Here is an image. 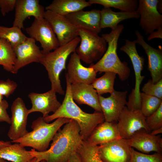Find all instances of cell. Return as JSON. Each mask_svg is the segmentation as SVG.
I'll return each instance as SVG.
<instances>
[{"mask_svg": "<svg viewBox=\"0 0 162 162\" xmlns=\"http://www.w3.org/2000/svg\"><path fill=\"white\" fill-rule=\"evenodd\" d=\"M27 38L17 27L8 28L0 26V38L8 41L13 48L22 43Z\"/></svg>", "mask_w": 162, "mask_h": 162, "instance_id": "4dcf8cb0", "label": "cell"}, {"mask_svg": "<svg viewBox=\"0 0 162 162\" xmlns=\"http://www.w3.org/2000/svg\"><path fill=\"white\" fill-rule=\"evenodd\" d=\"M76 53H72L67 66V77L71 84L83 83L91 84L96 78L97 73L90 66H83Z\"/></svg>", "mask_w": 162, "mask_h": 162, "instance_id": "2e32d148", "label": "cell"}, {"mask_svg": "<svg viewBox=\"0 0 162 162\" xmlns=\"http://www.w3.org/2000/svg\"><path fill=\"white\" fill-rule=\"evenodd\" d=\"M116 74L113 72H106L102 76L95 79L91 85L98 95L108 93L111 94L114 92V85Z\"/></svg>", "mask_w": 162, "mask_h": 162, "instance_id": "f1b7e54d", "label": "cell"}, {"mask_svg": "<svg viewBox=\"0 0 162 162\" xmlns=\"http://www.w3.org/2000/svg\"><path fill=\"white\" fill-rule=\"evenodd\" d=\"M100 10L96 9L88 11L82 10L70 14L65 16L78 28L98 34L102 29L100 26Z\"/></svg>", "mask_w": 162, "mask_h": 162, "instance_id": "44dd1931", "label": "cell"}, {"mask_svg": "<svg viewBox=\"0 0 162 162\" xmlns=\"http://www.w3.org/2000/svg\"><path fill=\"white\" fill-rule=\"evenodd\" d=\"M88 2L92 5L99 4L104 6V8L113 7L121 11H136L138 6L137 0H89Z\"/></svg>", "mask_w": 162, "mask_h": 162, "instance_id": "83f0119b", "label": "cell"}, {"mask_svg": "<svg viewBox=\"0 0 162 162\" xmlns=\"http://www.w3.org/2000/svg\"><path fill=\"white\" fill-rule=\"evenodd\" d=\"M136 43L143 49L147 55L148 69L150 72L152 80L156 83L162 79V49H155L148 44L143 36L138 30L135 31Z\"/></svg>", "mask_w": 162, "mask_h": 162, "instance_id": "e0dca14e", "label": "cell"}, {"mask_svg": "<svg viewBox=\"0 0 162 162\" xmlns=\"http://www.w3.org/2000/svg\"><path fill=\"white\" fill-rule=\"evenodd\" d=\"M39 2V0H16L13 26L23 29L24 22L27 17L33 16L38 19L44 18L45 11Z\"/></svg>", "mask_w": 162, "mask_h": 162, "instance_id": "ffe728a7", "label": "cell"}, {"mask_svg": "<svg viewBox=\"0 0 162 162\" xmlns=\"http://www.w3.org/2000/svg\"><path fill=\"white\" fill-rule=\"evenodd\" d=\"M11 110L12 116L8 135L12 141L22 137L28 132L26 126L29 114L23 100L19 97L13 102Z\"/></svg>", "mask_w": 162, "mask_h": 162, "instance_id": "7c38bea8", "label": "cell"}, {"mask_svg": "<svg viewBox=\"0 0 162 162\" xmlns=\"http://www.w3.org/2000/svg\"><path fill=\"white\" fill-rule=\"evenodd\" d=\"M70 162H81L79 156L77 152L72 154L69 159Z\"/></svg>", "mask_w": 162, "mask_h": 162, "instance_id": "ab89813d", "label": "cell"}, {"mask_svg": "<svg viewBox=\"0 0 162 162\" xmlns=\"http://www.w3.org/2000/svg\"><path fill=\"white\" fill-rule=\"evenodd\" d=\"M66 162H70V161L69 160H68Z\"/></svg>", "mask_w": 162, "mask_h": 162, "instance_id": "7dc6e473", "label": "cell"}, {"mask_svg": "<svg viewBox=\"0 0 162 162\" xmlns=\"http://www.w3.org/2000/svg\"><path fill=\"white\" fill-rule=\"evenodd\" d=\"M158 11L160 13H162V0H159L157 5Z\"/></svg>", "mask_w": 162, "mask_h": 162, "instance_id": "7bdbcfd3", "label": "cell"}, {"mask_svg": "<svg viewBox=\"0 0 162 162\" xmlns=\"http://www.w3.org/2000/svg\"><path fill=\"white\" fill-rule=\"evenodd\" d=\"M11 144L9 141H4L0 140V149L9 146Z\"/></svg>", "mask_w": 162, "mask_h": 162, "instance_id": "60d3db41", "label": "cell"}, {"mask_svg": "<svg viewBox=\"0 0 162 162\" xmlns=\"http://www.w3.org/2000/svg\"><path fill=\"white\" fill-rule=\"evenodd\" d=\"M3 100V96L0 94V102L2 101Z\"/></svg>", "mask_w": 162, "mask_h": 162, "instance_id": "f6af8a7d", "label": "cell"}, {"mask_svg": "<svg viewBox=\"0 0 162 162\" xmlns=\"http://www.w3.org/2000/svg\"><path fill=\"white\" fill-rule=\"evenodd\" d=\"M0 162H6L4 159L0 158Z\"/></svg>", "mask_w": 162, "mask_h": 162, "instance_id": "bcb514c9", "label": "cell"}, {"mask_svg": "<svg viewBox=\"0 0 162 162\" xmlns=\"http://www.w3.org/2000/svg\"><path fill=\"white\" fill-rule=\"evenodd\" d=\"M13 48L6 39L0 38V65L5 70L12 73L16 60Z\"/></svg>", "mask_w": 162, "mask_h": 162, "instance_id": "4316f807", "label": "cell"}, {"mask_svg": "<svg viewBox=\"0 0 162 162\" xmlns=\"http://www.w3.org/2000/svg\"><path fill=\"white\" fill-rule=\"evenodd\" d=\"M131 147L144 153L152 152L162 153V138L160 135H154L144 129L140 130L128 140Z\"/></svg>", "mask_w": 162, "mask_h": 162, "instance_id": "d6986e66", "label": "cell"}, {"mask_svg": "<svg viewBox=\"0 0 162 162\" xmlns=\"http://www.w3.org/2000/svg\"><path fill=\"white\" fill-rule=\"evenodd\" d=\"M8 106V102L5 100L0 102V122H5L10 124V118L7 111Z\"/></svg>", "mask_w": 162, "mask_h": 162, "instance_id": "8d00e7d4", "label": "cell"}, {"mask_svg": "<svg viewBox=\"0 0 162 162\" xmlns=\"http://www.w3.org/2000/svg\"><path fill=\"white\" fill-rule=\"evenodd\" d=\"M162 127L151 131L150 134L154 135L162 133Z\"/></svg>", "mask_w": 162, "mask_h": 162, "instance_id": "b9f144b4", "label": "cell"}, {"mask_svg": "<svg viewBox=\"0 0 162 162\" xmlns=\"http://www.w3.org/2000/svg\"><path fill=\"white\" fill-rule=\"evenodd\" d=\"M16 60L12 73L16 74L21 68L33 62L40 63L43 55L42 51L35 44V40L27 38L22 43L13 48Z\"/></svg>", "mask_w": 162, "mask_h": 162, "instance_id": "4fadbf2b", "label": "cell"}, {"mask_svg": "<svg viewBox=\"0 0 162 162\" xmlns=\"http://www.w3.org/2000/svg\"><path fill=\"white\" fill-rule=\"evenodd\" d=\"M100 28H115L121 22L129 19H138L140 15L136 11L133 12H114L110 8H104L100 10Z\"/></svg>", "mask_w": 162, "mask_h": 162, "instance_id": "cb8c5ba5", "label": "cell"}, {"mask_svg": "<svg viewBox=\"0 0 162 162\" xmlns=\"http://www.w3.org/2000/svg\"><path fill=\"white\" fill-rule=\"evenodd\" d=\"M17 85L9 79L6 80H0V94L7 98L12 94L16 89Z\"/></svg>", "mask_w": 162, "mask_h": 162, "instance_id": "d590c367", "label": "cell"}, {"mask_svg": "<svg viewBox=\"0 0 162 162\" xmlns=\"http://www.w3.org/2000/svg\"><path fill=\"white\" fill-rule=\"evenodd\" d=\"M81 162H103L98 152V146L89 143L83 140L76 152Z\"/></svg>", "mask_w": 162, "mask_h": 162, "instance_id": "f546056e", "label": "cell"}, {"mask_svg": "<svg viewBox=\"0 0 162 162\" xmlns=\"http://www.w3.org/2000/svg\"><path fill=\"white\" fill-rule=\"evenodd\" d=\"M159 0H139L136 11L140 15L139 25L146 34L162 28V15L158 10Z\"/></svg>", "mask_w": 162, "mask_h": 162, "instance_id": "8fae6325", "label": "cell"}, {"mask_svg": "<svg viewBox=\"0 0 162 162\" xmlns=\"http://www.w3.org/2000/svg\"><path fill=\"white\" fill-rule=\"evenodd\" d=\"M16 2V0H0V10L3 16L15 8Z\"/></svg>", "mask_w": 162, "mask_h": 162, "instance_id": "74e56055", "label": "cell"}, {"mask_svg": "<svg viewBox=\"0 0 162 162\" xmlns=\"http://www.w3.org/2000/svg\"><path fill=\"white\" fill-rule=\"evenodd\" d=\"M72 98L79 104L91 106L95 112H102L98 99V95L91 84L83 83L71 84Z\"/></svg>", "mask_w": 162, "mask_h": 162, "instance_id": "7402d4cb", "label": "cell"}, {"mask_svg": "<svg viewBox=\"0 0 162 162\" xmlns=\"http://www.w3.org/2000/svg\"><path fill=\"white\" fill-rule=\"evenodd\" d=\"M44 18L48 22L62 46L78 36V28L65 16L50 10L45 11Z\"/></svg>", "mask_w": 162, "mask_h": 162, "instance_id": "30bf717a", "label": "cell"}, {"mask_svg": "<svg viewBox=\"0 0 162 162\" xmlns=\"http://www.w3.org/2000/svg\"><path fill=\"white\" fill-rule=\"evenodd\" d=\"M80 128L74 120H70L59 130L52 140L50 148L44 152L34 149L30 150L31 154L40 161L45 162H66L71 155L76 152L83 140L80 134Z\"/></svg>", "mask_w": 162, "mask_h": 162, "instance_id": "6da1fadb", "label": "cell"}, {"mask_svg": "<svg viewBox=\"0 0 162 162\" xmlns=\"http://www.w3.org/2000/svg\"><path fill=\"white\" fill-rule=\"evenodd\" d=\"M129 162H162V153L148 154L136 151L131 147Z\"/></svg>", "mask_w": 162, "mask_h": 162, "instance_id": "d6a6232c", "label": "cell"}, {"mask_svg": "<svg viewBox=\"0 0 162 162\" xmlns=\"http://www.w3.org/2000/svg\"><path fill=\"white\" fill-rule=\"evenodd\" d=\"M80 41L78 36L65 44L59 46L52 52L44 54L40 62L45 68L51 83V89L64 95V92L60 80L61 72L66 69V62L70 54L75 52Z\"/></svg>", "mask_w": 162, "mask_h": 162, "instance_id": "5b68a950", "label": "cell"}, {"mask_svg": "<svg viewBox=\"0 0 162 162\" xmlns=\"http://www.w3.org/2000/svg\"><path fill=\"white\" fill-rule=\"evenodd\" d=\"M127 91L115 90L107 98L98 95V99L105 121L112 122L118 121L119 117L127 101Z\"/></svg>", "mask_w": 162, "mask_h": 162, "instance_id": "5bb4252c", "label": "cell"}, {"mask_svg": "<svg viewBox=\"0 0 162 162\" xmlns=\"http://www.w3.org/2000/svg\"><path fill=\"white\" fill-rule=\"evenodd\" d=\"M140 111L146 118L154 112L162 103V100L156 97L140 92Z\"/></svg>", "mask_w": 162, "mask_h": 162, "instance_id": "1f68e13d", "label": "cell"}, {"mask_svg": "<svg viewBox=\"0 0 162 162\" xmlns=\"http://www.w3.org/2000/svg\"><path fill=\"white\" fill-rule=\"evenodd\" d=\"M100 157L103 162H129L131 147L128 140L121 139L98 146Z\"/></svg>", "mask_w": 162, "mask_h": 162, "instance_id": "9a60e30c", "label": "cell"}, {"mask_svg": "<svg viewBox=\"0 0 162 162\" xmlns=\"http://www.w3.org/2000/svg\"><path fill=\"white\" fill-rule=\"evenodd\" d=\"M142 90L145 94L162 100V79L156 83H153L151 79L149 80L144 84Z\"/></svg>", "mask_w": 162, "mask_h": 162, "instance_id": "836d02e7", "label": "cell"}, {"mask_svg": "<svg viewBox=\"0 0 162 162\" xmlns=\"http://www.w3.org/2000/svg\"><path fill=\"white\" fill-rule=\"evenodd\" d=\"M56 93L51 89L44 93H30L28 97L31 101L32 106L28 110L29 114L40 112L44 118L49 116L50 112H55L61 105L57 99Z\"/></svg>", "mask_w": 162, "mask_h": 162, "instance_id": "ac0fdd59", "label": "cell"}, {"mask_svg": "<svg viewBox=\"0 0 162 162\" xmlns=\"http://www.w3.org/2000/svg\"><path fill=\"white\" fill-rule=\"evenodd\" d=\"M78 35L80 44L75 52L80 60L87 64L99 61L107 49L104 39L95 32L82 28H78Z\"/></svg>", "mask_w": 162, "mask_h": 162, "instance_id": "8992f818", "label": "cell"}, {"mask_svg": "<svg viewBox=\"0 0 162 162\" xmlns=\"http://www.w3.org/2000/svg\"><path fill=\"white\" fill-rule=\"evenodd\" d=\"M124 28L122 24L118 25L109 33L102 34L101 37L105 40L108 46L102 58L95 64L90 66L97 72H111L118 75L122 81L129 77L130 71L126 62H122L117 52L118 42L121 34Z\"/></svg>", "mask_w": 162, "mask_h": 162, "instance_id": "3957f363", "label": "cell"}, {"mask_svg": "<svg viewBox=\"0 0 162 162\" xmlns=\"http://www.w3.org/2000/svg\"><path fill=\"white\" fill-rule=\"evenodd\" d=\"M14 143L0 149V158L13 162H28L34 157L30 151Z\"/></svg>", "mask_w": 162, "mask_h": 162, "instance_id": "484cf974", "label": "cell"}, {"mask_svg": "<svg viewBox=\"0 0 162 162\" xmlns=\"http://www.w3.org/2000/svg\"><path fill=\"white\" fill-rule=\"evenodd\" d=\"M28 162H45V161L44 160L40 161L36 157H34Z\"/></svg>", "mask_w": 162, "mask_h": 162, "instance_id": "ee69618b", "label": "cell"}, {"mask_svg": "<svg viewBox=\"0 0 162 162\" xmlns=\"http://www.w3.org/2000/svg\"><path fill=\"white\" fill-rule=\"evenodd\" d=\"M116 122L104 121L98 125L86 140L89 143L99 146L122 139Z\"/></svg>", "mask_w": 162, "mask_h": 162, "instance_id": "603a6c76", "label": "cell"}, {"mask_svg": "<svg viewBox=\"0 0 162 162\" xmlns=\"http://www.w3.org/2000/svg\"><path fill=\"white\" fill-rule=\"evenodd\" d=\"M146 118L140 110H131L125 106L116 124L122 139L128 140L136 132L142 129L150 133L146 123Z\"/></svg>", "mask_w": 162, "mask_h": 162, "instance_id": "9c48e42d", "label": "cell"}, {"mask_svg": "<svg viewBox=\"0 0 162 162\" xmlns=\"http://www.w3.org/2000/svg\"><path fill=\"white\" fill-rule=\"evenodd\" d=\"M26 31L30 38L40 43L44 54L54 50L60 46L55 34L44 18H34L31 25L26 28Z\"/></svg>", "mask_w": 162, "mask_h": 162, "instance_id": "ba28073f", "label": "cell"}, {"mask_svg": "<svg viewBox=\"0 0 162 162\" xmlns=\"http://www.w3.org/2000/svg\"><path fill=\"white\" fill-rule=\"evenodd\" d=\"M91 5L85 0H54L45 9L66 16Z\"/></svg>", "mask_w": 162, "mask_h": 162, "instance_id": "d4e9b609", "label": "cell"}, {"mask_svg": "<svg viewBox=\"0 0 162 162\" xmlns=\"http://www.w3.org/2000/svg\"><path fill=\"white\" fill-rule=\"evenodd\" d=\"M125 41L124 44L121 47L120 50L125 53L130 58L135 78V87L129 95L126 106L131 110H140V86L145 77L142 76L141 73L143 69L145 59L142 56H140L137 52L135 40L131 41L125 39Z\"/></svg>", "mask_w": 162, "mask_h": 162, "instance_id": "52a82bcc", "label": "cell"}, {"mask_svg": "<svg viewBox=\"0 0 162 162\" xmlns=\"http://www.w3.org/2000/svg\"><path fill=\"white\" fill-rule=\"evenodd\" d=\"M155 38H162V28H160L150 34L147 38V40L149 41Z\"/></svg>", "mask_w": 162, "mask_h": 162, "instance_id": "f35d334b", "label": "cell"}, {"mask_svg": "<svg viewBox=\"0 0 162 162\" xmlns=\"http://www.w3.org/2000/svg\"><path fill=\"white\" fill-rule=\"evenodd\" d=\"M71 119L66 118H59L52 123L49 124L44 120L43 117H39L32 122V131L11 142L19 143L24 147H31L38 152L45 151L61 127Z\"/></svg>", "mask_w": 162, "mask_h": 162, "instance_id": "277c9868", "label": "cell"}, {"mask_svg": "<svg viewBox=\"0 0 162 162\" xmlns=\"http://www.w3.org/2000/svg\"><path fill=\"white\" fill-rule=\"evenodd\" d=\"M146 122L150 131L162 127V103L156 111L146 117Z\"/></svg>", "mask_w": 162, "mask_h": 162, "instance_id": "e575fe53", "label": "cell"}, {"mask_svg": "<svg viewBox=\"0 0 162 162\" xmlns=\"http://www.w3.org/2000/svg\"><path fill=\"white\" fill-rule=\"evenodd\" d=\"M66 77V89L61 105L53 114L43 118L47 123L59 118H66L75 121L80 128V134L86 140L95 128L105 121L102 112L88 113L83 111L74 102L70 89L71 83Z\"/></svg>", "mask_w": 162, "mask_h": 162, "instance_id": "7a4b0ae2", "label": "cell"}]
</instances>
